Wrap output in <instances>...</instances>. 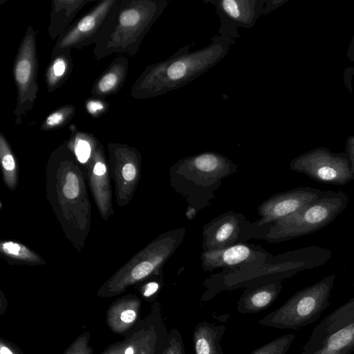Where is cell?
Listing matches in <instances>:
<instances>
[{"label": "cell", "mask_w": 354, "mask_h": 354, "mask_svg": "<svg viewBox=\"0 0 354 354\" xmlns=\"http://www.w3.org/2000/svg\"><path fill=\"white\" fill-rule=\"evenodd\" d=\"M207 46L189 51L190 44L179 48L167 59L147 66L131 89L138 100L153 98L176 90L207 72L227 55L235 40L216 35Z\"/></svg>", "instance_id": "1"}, {"label": "cell", "mask_w": 354, "mask_h": 354, "mask_svg": "<svg viewBox=\"0 0 354 354\" xmlns=\"http://www.w3.org/2000/svg\"><path fill=\"white\" fill-rule=\"evenodd\" d=\"M169 0H115L97 33L88 43L101 59L113 54L135 56Z\"/></svg>", "instance_id": "2"}, {"label": "cell", "mask_w": 354, "mask_h": 354, "mask_svg": "<svg viewBox=\"0 0 354 354\" xmlns=\"http://www.w3.org/2000/svg\"><path fill=\"white\" fill-rule=\"evenodd\" d=\"M348 196L342 191H325L317 200L271 225L263 237L278 243L315 232L328 225L346 207Z\"/></svg>", "instance_id": "3"}, {"label": "cell", "mask_w": 354, "mask_h": 354, "mask_svg": "<svg viewBox=\"0 0 354 354\" xmlns=\"http://www.w3.org/2000/svg\"><path fill=\"white\" fill-rule=\"evenodd\" d=\"M236 170V165L226 156L206 151L180 160L171 167V185L190 198L204 193L208 196L207 192H214L223 178Z\"/></svg>", "instance_id": "4"}, {"label": "cell", "mask_w": 354, "mask_h": 354, "mask_svg": "<svg viewBox=\"0 0 354 354\" xmlns=\"http://www.w3.org/2000/svg\"><path fill=\"white\" fill-rule=\"evenodd\" d=\"M335 274L327 276L291 296L258 323L279 329L297 330L317 322L330 304Z\"/></svg>", "instance_id": "5"}, {"label": "cell", "mask_w": 354, "mask_h": 354, "mask_svg": "<svg viewBox=\"0 0 354 354\" xmlns=\"http://www.w3.org/2000/svg\"><path fill=\"white\" fill-rule=\"evenodd\" d=\"M354 351V297L324 318L299 354H351Z\"/></svg>", "instance_id": "6"}, {"label": "cell", "mask_w": 354, "mask_h": 354, "mask_svg": "<svg viewBox=\"0 0 354 354\" xmlns=\"http://www.w3.org/2000/svg\"><path fill=\"white\" fill-rule=\"evenodd\" d=\"M38 59L35 29L29 26L20 43L13 64V77L17 88L14 115L20 124L24 116L33 108L39 92Z\"/></svg>", "instance_id": "7"}, {"label": "cell", "mask_w": 354, "mask_h": 354, "mask_svg": "<svg viewBox=\"0 0 354 354\" xmlns=\"http://www.w3.org/2000/svg\"><path fill=\"white\" fill-rule=\"evenodd\" d=\"M290 168L322 183L345 185L353 180L346 153H334L326 147H317L295 157Z\"/></svg>", "instance_id": "8"}, {"label": "cell", "mask_w": 354, "mask_h": 354, "mask_svg": "<svg viewBox=\"0 0 354 354\" xmlns=\"http://www.w3.org/2000/svg\"><path fill=\"white\" fill-rule=\"evenodd\" d=\"M212 4L220 17L218 35L234 40L241 37L238 28H250L263 15L265 0H206Z\"/></svg>", "instance_id": "9"}, {"label": "cell", "mask_w": 354, "mask_h": 354, "mask_svg": "<svg viewBox=\"0 0 354 354\" xmlns=\"http://www.w3.org/2000/svg\"><path fill=\"white\" fill-rule=\"evenodd\" d=\"M324 192L310 187H300L277 193L258 207L261 218L257 225L273 223L292 215L319 198Z\"/></svg>", "instance_id": "10"}, {"label": "cell", "mask_w": 354, "mask_h": 354, "mask_svg": "<svg viewBox=\"0 0 354 354\" xmlns=\"http://www.w3.org/2000/svg\"><path fill=\"white\" fill-rule=\"evenodd\" d=\"M115 0H103L74 22L55 41L52 54L88 46L102 26Z\"/></svg>", "instance_id": "11"}, {"label": "cell", "mask_w": 354, "mask_h": 354, "mask_svg": "<svg viewBox=\"0 0 354 354\" xmlns=\"http://www.w3.org/2000/svg\"><path fill=\"white\" fill-rule=\"evenodd\" d=\"M249 221L240 213L228 212L210 221L203 229V252L225 248L246 236Z\"/></svg>", "instance_id": "12"}, {"label": "cell", "mask_w": 354, "mask_h": 354, "mask_svg": "<svg viewBox=\"0 0 354 354\" xmlns=\"http://www.w3.org/2000/svg\"><path fill=\"white\" fill-rule=\"evenodd\" d=\"M270 255L263 249L248 243L234 245L207 252H202V267L206 271L216 268H225L241 264L262 263Z\"/></svg>", "instance_id": "13"}, {"label": "cell", "mask_w": 354, "mask_h": 354, "mask_svg": "<svg viewBox=\"0 0 354 354\" xmlns=\"http://www.w3.org/2000/svg\"><path fill=\"white\" fill-rule=\"evenodd\" d=\"M281 289V281L248 287L237 302V311L251 314L264 310L276 301Z\"/></svg>", "instance_id": "14"}, {"label": "cell", "mask_w": 354, "mask_h": 354, "mask_svg": "<svg viewBox=\"0 0 354 354\" xmlns=\"http://www.w3.org/2000/svg\"><path fill=\"white\" fill-rule=\"evenodd\" d=\"M129 60L123 55L117 57L93 83V97L104 99L118 93L122 87L128 73Z\"/></svg>", "instance_id": "15"}, {"label": "cell", "mask_w": 354, "mask_h": 354, "mask_svg": "<svg viewBox=\"0 0 354 354\" xmlns=\"http://www.w3.org/2000/svg\"><path fill=\"white\" fill-rule=\"evenodd\" d=\"M90 0H53L48 33L56 41L73 24V19L80 10Z\"/></svg>", "instance_id": "16"}, {"label": "cell", "mask_w": 354, "mask_h": 354, "mask_svg": "<svg viewBox=\"0 0 354 354\" xmlns=\"http://www.w3.org/2000/svg\"><path fill=\"white\" fill-rule=\"evenodd\" d=\"M225 326L207 321L197 324L193 332V344L195 354H223L221 339Z\"/></svg>", "instance_id": "17"}, {"label": "cell", "mask_w": 354, "mask_h": 354, "mask_svg": "<svg viewBox=\"0 0 354 354\" xmlns=\"http://www.w3.org/2000/svg\"><path fill=\"white\" fill-rule=\"evenodd\" d=\"M73 68L71 50L51 54V58L45 73L48 93L62 86L70 77Z\"/></svg>", "instance_id": "18"}, {"label": "cell", "mask_w": 354, "mask_h": 354, "mask_svg": "<svg viewBox=\"0 0 354 354\" xmlns=\"http://www.w3.org/2000/svg\"><path fill=\"white\" fill-rule=\"evenodd\" d=\"M76 112L73 104L62 106L49 114L40 126L41 131L58 129L72 120Z\"/></svg>", "instance_id": "19"}, {"label": "cell", "mask_w": 354, "mask_h": 354, "mask_svg": "<svg viewBox=\"0 0 354 354\" xmlns=\"http://www.w3.org/2000/svg\"><path fill=\"white\" fill-rule=\"evenodd\" d=\"M0 156L6 183L11 187L16 183V163L4 136L0 133Z\"/></svg>", "instance_id": "20"}, {"label": "cell", "mask_w": 354, "mask_h": 354, "mask_svg": "<svg viewBox=\"0 0 354 354\" xmlns=\"http://www.w3.org/2000/svg\"><path fill=\"white\" fill-rule=\"evenodd\" d=\"M71 134L73 136L75 141V154L82 163L86 162L90 157L91 153V142L93 140V136L89 133H86L77 131L75 125L69 127Z\"/></svg>", "instance_id": "21"}, {"label": "cell", "mask_w": 354, "mask_h": 354, "mask_svg": "<svg viewBox=\"0 0 354 354\" xmlns=\"http://www.w3.org/2000/svg\"><path fill=\"white\" fill-rule=\"evenodd\" d=\"M295 338V335L292 333L280 336L255 349L250 354H286Z\"/></svg>", "instance_id": "22"}, {"label": "cell", "mask_w": 354, "mask_h": 354, "mask_svg": "<svg viewBox=\"0 0 354 354\" xmlns=\"http://www.w3.org/2000/svg\"><path fill=\"white\" fill-rule=\"evenodd\" d=\"M1 250L10 257L34 261L37 259L33 253L30 252L24 245L13 242H4L1 245Z\"/></svg>", "instance_id": "23"}, {"label": "cell", "mask_w": 354, "mask_h": 354, "mask_svg": "<svg viewBox=\"0 0 354 354\" xmlns=\"http://www.w3.org/2000/svg\"><path fill=\"white\" fill-rule=\"evenodd\" d=\"M162 354H186L181 333L177 328H171L169 332Z\"/></svg>", "instance_id": "24"}, {"label": "cell", "mask_w": 354, "mask_h": 354, "mask_svg": "<svg viewBox=\"0 0 354 354\" xmlns=\"http://www.w3.org/2000/svg\"><path fill=\"white\" fill-rule=\"evenodd\" d=\"M109 104L104 99L90 97L86 100L85 108L93 118H99L107 112Z\"/></svg>", "instance_id": "25"}, {"label": "cell", "mask_w": 354, "mask_h": 354, "mask_svg": "<svg viewBox=\"0 0 354 354\" xmlns=\"http://www.w3.org/2000/svg\"><path fill=\"white\" fill-rule=\"evenodd\" d=\"M63 193L64 196L73 199L76 198L79 194V181L77 176L73 173H68L66 176V183L63 187Z\"/></svg>", "instance_id": "26"}, {"label": "cell", "mask_w": 354, "mask_h": 354, "mask_svg": "<svg viewBox=\"0 0 354 354\" xmlns=\"http://www.w3.org/2000/svg\"><path fill=\"white\" fill-rule=\"evenodd\" d=\"M345 152L349 158L353 179H354V135L348 137L346 143Z\"/></svg>", "instance_id": "27"}, {"label": "cell", "mask_w": 354, "mask_h": 354, "mask_svg": "<svg viewBox=\"0 0 354 354\" xmlns=\"http://www.w3.org/2000/svg\"><path fill=\"white\" fill-rule=\"evenodd\" d=\"M288 1V0H265L263 5V15L271 12L286 3Z\"/></svg>", "instance_id": "28"}, {"label": "cell", "mask_w": 354, "mask_h": 354, "mask_svg": "<svg viewBox=\"0 0 354 354\" xmlns=\"http://www.w3.org/2000/svg\"><path fill=\"white\" fill-rule=\"evenodd\" d=\"M122 176L126 180H133L136 174V169L133 164L127 163L122 168Z\"/></svg>", "instance_id": "29"}, {"label": "cell", "mask_w": 354, "mask_h": 354, "mask_svg": "<svg viewBox=\"0 0 354 354\" xmlns=\"http://www.w3.org/2000/svg\"><path fill=\"white\" fill-rule=\"evenodd\" d=\"M120 318L124 322H132L136 318V313L133 310H126L122 313Z\"/></svg>", "instance_id": "30"}, {"label": "cell", "mask_w": 354, "mask_h": 354, "mask_svg": "<svg viewBox=\"0 0 354 354\" xmlns=\"http://www.w3.org/2000/svg\"><path fill=\"white\" fill-rule=\"evenodd\" d=\"M158 288H159V285L158 283L150 282L146 286L143 295L147 297H150L152 295H153L155 292H156Z\"/></svg>", "instance_id": "31"}, {"label": "cell", "mask_w": 354, "mask_h": 354, "mask_svg": "<svg viewBox=\"0 0 354 354\" xmlns=\"http://www.w3.org/2000/svg\"><path fill=\"white\" fill-rule=\"evenodd\" d=\"M106 170L105 165L101 161H97L93 167V173L97 176L103 175Z\"/></svg>", "instance_id": "32"}, {"label": "cell", "mask_w": 354, "mask_h": 354, "mask_svg": "<svg viewBox=\"0 0 354 354\" xmlns=\"http://www.w3.org/2000/svg\"><path fill=\"white\" fill-rule=\"evenodd\" d=\"M1 354H12V353L6 347L2 346L0 350Z\"/></svg>", "instance_id": "33"}, {"label": "cell", "mask_w": 354, "mask_h": 354, "mask_svg": "<svg viewBox=\"0 0 354 354\" xmlns=\"http://www.w3.org/2000/svg\"><path fill=\"white\" fill-rule=\"evenodd\" d=\"M134 351L133 348L131 347H129L125 351V354H133Z\"/></svg>", "instance_id": "34"}]
</instances>
